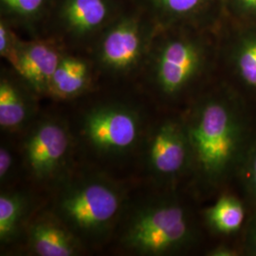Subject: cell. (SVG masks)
Masks as SVG:
<instances>
[{
	"label": "cell",
	"instance_id": "1",
	"mask_svg": "<svg viewBox=\"0 0 256 256\" xmlns=\"http://www.w3.org/2000/svg\"><path fill=\"white\" fill-rule=\"evenodd\" d=\"M248 104L218 78L188 102L182 118L191 148L190 176L205 192L218 191L236 178L256 140Z\"/></svg>",
	"mask_w": 256,
	"mask_h": 256
},
{
	"label": "cell",
	"instance_id": "2",
	"mask_svg": "<svg viewBox=\"0 0 256 256\" xmlns=\"http://www.w3.org/2000/svg\"><path fill=\"white\" fill-rule=\"evenodd\" d=\"M216 30L158 28L138 84L165 104L190 102L218 78Z\"/></svg>",
	"mask_w": 256,
	"mask_h": 256
},
{
	"label": "cell",
	"instance_id": "3",
	"mask_svg": "<svg viewBox=\"0 0 256 256\" xmlns=\"http://www.w3.org/2000/svg\"><path fill=\"white\" fill-rule=\"evenodd\" d=\"M158 28L146 12L131 0L86 54L96 80L138 82Z\"/></svg>",
	"mask_w": 256,
	"mask_h": 256
},
{
	"label": "cell",
	"instance_id": "4",
	"mask_svg": "<svg viewBox=\"0 0 256 256\" xmlns=\"http://www.w3.org/2000/svg\"><path fill=\"white\" fill-rule=\"evenodd\" d=\"M126 196L117 183L88 174L63 182L54 200V214L81 242H98L114 229Z\"/></svg>",
	"mask_w": 256,
	"mask_h": 256
},
{
	"label": "cell",
	"instance_id": "5",
	"mask_svg": "<svg viewBox=\"0 0 256 256\" xmlns=\"http://www.w3.org/2000/svg\"><path fill=\"white\" fill-rule=\"evenodd\" d=\"M196 239L191 212L170 194L138 207L124 227L120 243L140 256H171L187 250Z\"/></svg>",
	"mask_w": 256,
	"mask_h": 256
},
{
	"label": "cell",
	"instance_id": "6",
	"mask_svg": "<svg viewBox=\"0 0 256 256\" xmlns=\"http://www.w3.org/2000/svg\"><path fill=\"white\" fill-rule=\"evenodd\" d=\"M131 0H55L42 37L66 50L86 54L94 41Z\"/></svg>",
	"mask_w": 256,
	"mask_h": 256
},
{
	"label": "cell",
	"instance_id": "7",
	"mask_svg": "<svg viewBox=\"0 0 256 256\" xmlns=\"http://www.w3.org/2000/svg\"><path fill=\"white\" fill-rule=\"evenodd\" d=\"M81 136L88 146L102 156H119L133 151L144 138V120L132 104L106 101L82 115Z\"/></svg>",
	"mask_w": 256,
	"mask_h": 256
},
{
	"label": "cell",
	"instance_id": "8",
	"mask_svg": "<svg viewBox=\"0 0 256 256\" xmlns=\"http://www.w3.org/2000/svg\"><path fill=\"white\" fill-rule=\"evenodd\" d=\"M72 151V136L68 126L61 120L50 117L38 120L30 126L21 146L25 170L39 183L63 178Z\"/></svg>",
	"mask_w": 256,
	"mask_h": 256
},
{
	"label": "cell",
	"instance_id": "9",
	"mask_svg": "<svg viewBox=\"0 0 256 256\" xmlns=\"http://www.w3.org/2000/svg\"><path fill=\"white\" fill-rule=\"evenodd\" d=\"M218 79L248 104L256 102V25L222 19L216 30Z\"/></svg>",
	"mask_w": 256,
	"mask_h": 256
},
{
	"label": "cell",
	"instance_id": "10",
	"mask_svg": "<svg viewBox=\"0 0 256 256\" xmlns=\"http://www.w3.org/2000/svg\"><path fill=\"white\" fill-rule=\"evenodd\" d=\"M146 138V162L156 180L171 186L191 174V148L182 117L160 120Z\"/></svg>",
	"mask_w": 256,
	"mask_h": 256
},
{
	"label": "cell",
	"instance_id": "11",
	"mask_svg": "<svg viewBox=\"0 0 256 256\" xmlns=\"http://www.w3.org/2000/svg\"><path fill=\"white\" fill-rule=\"evenodd\" d=\"M64 52L48 37L20 38L9 64L38 96H45Z\"/></svg>",
	"mask_w": 256,
	"mask_h": 256
},
{
	"label": "cell",
	"instance_id": "12",
	"mask_svg": "<svg viewBox=\"0 0 256 256\" xmlns=\"http://www.w3.org/2000/svg\"><path fill=\"white\" fill-rule=\"evenodd\" d=\"M160 28H200L216 30L223 19L221 0H133Z\"/></svg>",
	"mask_w": 256,
	"mask_h": 256
},
{
	"label": "cell",
	"instance_id": "13",
	"mask_svg": "<svg viewBox=\"0 0 256 256\" xmlns=\"http://www.w3.org/2000/svg\"><path fill=\"white\" fill-rule=\"evenodd\" d=\"M38 97L12 68H1L0 128L5 133H16L28 128L36 114Z\"/></svg>",
	"mask_w": 256,
	"mask_h": 256
},
{
	"label": "cell",
	"instance_id": "14",
	"mask_svg": "<svg viewBox=\"0 0 256 256\" xmlns=\"http://www.w3.org/2000/svg\"><path fill=\"white\" fill-rule=\"evenodd\" d=\"M96 81L90 57L66 50L52 78L48 95L56 100H72L90 92Z\"/></svg>",
	"mask_w": 256,
	"mask_h": 256
},
{
	"label": "cell",
	"instance_id": "15",
	"mask_svg": "<svg viewBox=\"0 0 256 256\" xmlns=\"http://www.w3.org/2000/svg\"><path fill=\"white\" fill-rule=\"evenodd\" d=\"M28 245L34 256H74L80 254L82 242L52 214L28 226Z\"/></svg>",
	"mask_w": 256,
	"mask_h": 256
},
{
	"label": "cell",
	"instance_id": "16",
	"mask_svg": "<svg viewBox=\"0 0 256 256\" xmlns=\"http://www.w3.org/2000/svg\"><path fill=\"white\" fill-rule=\"evenodd\" d=\"M55 0H0V19L30 38L42 37Z\"/></svg>",
	"mask_w": 256,
	"mask_h": 256
},
{
	"label": "cell",
	"instance_id": "17",
	"mask_svg": "<svg viewBox=\"0 0 256 256\" xmlns=\"http://www.w3.org/2000/svg\"><path fill=\"white\" fill-rule=\"evenodd\" d=\"M247 202L232 192H222L218 200L204 210L203 218L207 227L216 234L234 236L247 224Z\"/></svg>",
	"mask_w": 256,
	"mask_h": 256
},
{
	"label": "cell",
	"instance_id": "18",
	"mask_svg": "<svg viewBox=\"0 0 256 256\" xmlns=\"http://www.w3.org/2000/svg\"><path fill=\"white\" fill-rule=\"evenodd\" d=\"M30 200L20 191H2L0 194V243L6 246L16 242L27 221Z\"/></svg>",
	"mask_w": 256,
	"mask_h": 256
},
{
	"label": "cell",
	"instance_id": "19",
	"mask_svg": "<svg viewBox=\"0 0 256 256\" xmlns=\"http://www.w3.org/2000/svg\"><path fill=\"white\" fill-rule=\"evenodd\" d=\"M236 178L244 196L248 206L254 210L256 208V138L248 150L239 167Z\"/></svg>",
	"mask_w": 256,
	"mask_h": 256
},
{
	"label": "cell",
	"instance_id": "20",
	"mask_svg": "<svg viewBox=\"0 0 256 256\" xmlns=\"http://www.w3.org/2000/svg\"><path fill=\"white\" fill-rule=\"evenodd\" d=\"M223 19L232 23L256 25V0H221Z\"/></svg>",
	"mask_w": 256,
	"mask_h": 256
},
{
	"label": "cell",
	"instance_id": "21",
	"mask_svg": "<svg viewBox=\"0 0 256 256\" xmlns=\"http://www.w3.org/2000/svg\"><path fill=\"white\" fill-rule=\"evenodd\" d=\"M20 37L18 32L7 22L0 19V55L9 63Z\"/></svg>",
	"mask_w": 256,
	"mask_h": 256
},
{
	"label": "cell",
	"instance_id": "22",
	"mask_svg": "<svg viewBox=\"0 0 256 256\" xmlns=\"http://www.w3.org/2000/svg\"><path fill=\"white\" fill-rule=\"evenodd\" d=\"M16 169L14 155L6 144H2L0 147V182L1 185L10 182Z\"/></svg>",
	"mask_w": 256,
	"mask_h": 256
},
{
	"label": "cell",
	"instance_id": "23",
	"mask_svg": "<svg viewBox=\"0 0 256 256\" xmlns=\"http://www.w3.org/2000/svg\"><path fill=\"white\" fill-rule=\"evenodd\" d=\"M248 216L244 228L242 240V252L248 256H256V208Z\"/></svg>",
	"mask_w": 256,
	"mask_h": 256
},
{
	"label": "cell",
	"instance_id": "24",
	"mask_svg": "<svg viewBox=\"0 0 256 256\" xmlns=\"http://www.w3.org/2000/svg\"><path fill=\"white\" fill-rule=\"evenodd\" d=\"M242 250L238 248L230 246L228 244H221L216 247L212 248L208 252V256H240Z\"/></svg>",
	"mask_w": 256,
	"mask_h": 256
}]
</instances>
